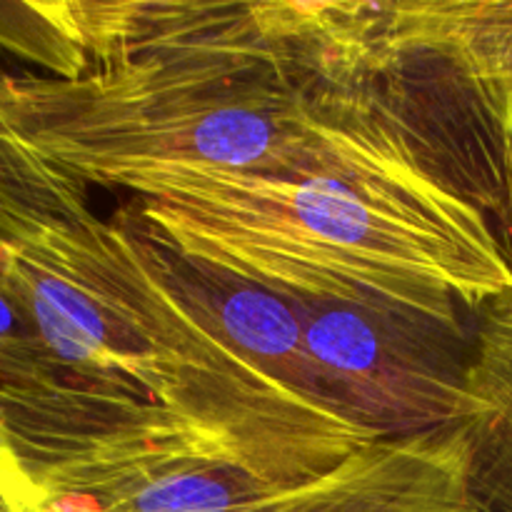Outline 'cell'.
<instances>
[{"mask_svg":"<svg viewBox=\"0 0 512 512\" xmlns=\"http://www.w3.org/2000/svg\"><path fill=\"white\" fill-rule=\"evenodd\" d=\"M188 268L213 308L218 330L245 363L293 393L350 413L310 355L303 325L290 300L205 265L188 263Z\"/></svg>","mask_w":512,"mask_h":512,"instance_id":"8992f818","label":"cell"},{"mask_svg":"<svg viewBox=\"0 0 512 512\" xmlns=\"http://www.w3.org/2000/svg\"><path fill=\"white\" fill-rule=\"evenodd\" d=\"M512 220V165L505 178ZM478 348L468 363L470 393L480 403L483 418L475 425L480 453L488 448L512 455V290L490 300L483 308Z\"/></svg>","mask_w":512,"mask_h":512,"instance_id":"52a82bcc","label":"cell"},{"mask_svg":"<svg viewBox=\"0 0 512 512\" xmlns=\"http://www.w3.org/2000/svg\"><path fill=\"white\" fill-rule=\"evenodd\" d=\"M103 188L145 238L285 300L425 320L460 333L458 308L512 290V260L483 208L438 170L380 178H270L208 165L138 168Z\"/></svg>","mask_w":512,"mask_h":512,"instance_id":"7a4b0ae2","label":"cell"},{"mask_svg":"<svg viewBox=\"0 0 512 512\" xmlns=\"http://www.w3.org/2000/svg\"><path fill=\"white\" fill-rule=\"evenodd\" d=\"M0 428L43 498L83 453V433L53 360L33 323L3 293Z\"/></svg>","mask_w":512,"mask_h":512,"instance_id":"5b68a950","label":"cell"},{"mask_svg":"<svg viewBox=\"0 0 512 512\" xmlns=\"http://www.w3.org/2000/svg\"><path fill=\"white\" fill-rule=\"evenodd\" d=\"M368 40L383 58L428 55L468 83L512 160V0L510 3H368Z\"/></svg>","mask_w":512,"mask_h":512,"instance_id":"277c9868","label":"cell"},{"mask_svg":"<svg viewBox=\"0 0 512 512\" xmlns=\"http://www.w3.org/2000/svg\"><path fill=\"white\" fill-rule=\"evenodd\" d=\"M43 495L20 465L0 428V512H40Z\"/></svg>","mask_w":512,"mask_h":512,"instance_id":"ba28073f","label":"cell"},{"mask_svg":"<svg viewBox=\"0 0 512 512\" xmlns=\"http://www.w3.org/2000/svg\"><path fill=\"white\" fill-rule=\"evenodd\" d=\"M88 185L0 130V293L33 323L83 433L73 475L133 460L318 480L385 435L260 375L185 260L100 220Z\"/></svg>","mask_w":512,"mask_h":512,"instance_id":"6da1fadb","label":"cell"},{"mask_svg":"<svg viewBox=\"0 0 512 512\" xmlns=\"http://www.w3.org/2000/svg\"><path fill=\"white\" fill-rule=\"evenodd\" d=\"M305 345L340 403L388 438L478 425L468 363L443 348L450 330L435 323L315 300H290Z\"/></svg>","mask_w":512,"mask_h":512,"instance_id":"3957f363","label":"cell"}]
</instances>
